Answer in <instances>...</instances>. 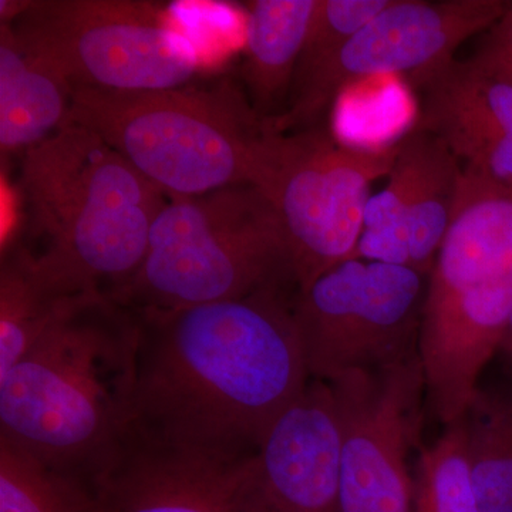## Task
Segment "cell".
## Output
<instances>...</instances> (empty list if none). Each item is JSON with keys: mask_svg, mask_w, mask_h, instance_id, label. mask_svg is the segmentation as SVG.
Segmentation results:
<instances>
[{"mask_svg": "<svg viewBox=\"0 0 512 512\" xmlns=\"http://www.w3.org/2000/svg\"><path fill=\"white\" fill-rule=\"evenodd\" d=\"M295 295L276 286L180 311H136L141 336L128 439L214 456L255 454L311 382Z\"/></svg>", "mask_w": 512, "mask_h": 512, "instance_id": "1", "label": "cell"}, {"mask_svg": "<svg viewBox=\"0 0 512 512\" xmlns=\"http://www.w3.org/2000/svg\"><path fill=\"white\" fill-rule=\"evenodd\" d=\"M140 336L109 296L79 303L0 376V437L93 484L130 436Z\"/></svg>", "mask_w": 512, "mask_h": 512, "instance_id": "2", "label": "cell"}, {"mask_svg": "<svg viewBox=\"0 0 512 512\" xmlns=\"http://www.w3.org/2000/svg\"><path fill=\"white\" fill-rule=\"evenodd\" d=\"M20 187L42 245L22 248L40 281L67 299L119 292L168 201L103 138L73 123L23 153Z\"/></svg>", "mask_w": 512, "mask_h": 512, "instance_id": "3", "label": "cell"}, {"mask_svg": "<svg viewBox=\"0 0 512 512\" xmlns=\"http://www.w3.org/2000/svg\"><path fill=\"white\" fill-rule=\"evenodd\" d=\"M511 315L512 190L463 171L419 332L427 406L444 426L466 412Z\"/></svg>", "mask_w": 512, "mask_h": 512, "instance_id": "4", "label": "cell"}, {"mask_svg": "<svg viewBox=\"0 0 512 512\" xmlns=\"http://www.w3.org/2000/svg\"><path fill=\"white\" fill-rule=\"evenodd\" d=\"M67 123L89 128L168 198L249 184L264 119L229 82L146 92L76 89Z\"/></svg>", "mask_w": 512, "mask_h": 512, "instance_id": "5", "label": "cell"}, {"mask_svg": "<svg viewBox=\"0 0 512 512\" xmlns=\"http://www.w3.org/2000/svg\"><path fill=\"white\" fill-rule=\"evenodd\" d=\"M276 286L296 291L284 232L264 195L241 184L168 198L136 275L110 298L137 312H167Z\"/></svg>", "mask_w": 512, "mask_h": 512, "instance_id": "6", "label": "cell"}, {"mask_svg": "<svg viewBox=\"0 0 512 512\" xmlns=\"http://www.w3.org/2000/svg\"><path fill=\"white\" fill-rule=\"evenodd\" d=\"M397 144L349 146L322 124L292 133L265 128L249 185L281 224L296 291L355 258L370 188L392 170Z\"/></svg>", "mask_w": 512, "mask_h": 512, "instance_id": "7", "label": "cell"}, {"mask_svg": "<svg viewBox=\"0 0 512 512\" xmlns=\"http://www.w3.org/2000/svg\"><path fill=\"white\" fill-rule=\"evenodd\" d=\"M6 25L74 90L175 89L197 72L191 40L153 2L26 0Z\"/></svg>", "mask_w": 512, "mask_h": 512, "instance_id": "8", "label": "cell"}, {"mask_svg": "<svg viewBox=\"0 0 512 512\" xmlns=\"http://www.w3.org/2000/svg\"><path fill=\"white\" fill-rule=\"evenodd\" d=\"M427 278L406 266L349 259L296 292L293 315L311 379L332 383L419 353Z\"/></svg>", "mask_w": 512, "mask_h": 512, "instance_id": "9", "label": "cell"}, {"mask_svg": "<svg viewBox=\"0 0 512 512\" xmlns=\"http://www.w3.org/2000/svg\"><path fill=\"white\" fill-rule=\"evenodd\" d=\"M507 0H392L328 62L293 82L284 110L266 130L292 133L319 126L350 84L372 77L413 74L453 59L467 39L494 26Z\"/></svg>", "mask_w": 512, "mask_h": 512, "instance_id": "10", "label": "cell"}, {"mask_svg": "<svg viewBox=\"0 0 512 512\" xmlns=\"http://www.w3.org/2000/svg\"><path fill=\"white\" fill-rule=\"evenodd\" d=\"M328 384L339 426L342 512H412L409 456L426 399L419 353Z\"/></svg>", "mask_w": 512, "mask_h": 512, "instance_id": "11", "label": "cell"}, {"mask_svg": "<svg viewBox=\"0 0 512 512\" xmlns=\"http://www.w3.org/2000/svg\"><path fill=\"white\" fill-rule=\"evenodd\" d=\"M463 168L446 144L413 126L399 140L382 191L366 205L355 258L429 276L453 220Z\"/></svg>", "mask_w": 512, "mask_h": 512, "instance_id": "12", "label": "cell"}, {"mask_svg": "<svg viewBox=\"0 0 512 512\" xmlns=\"http://www.w3.org/2000/svg\"><path fill=\"white\" fill-rule=\"evenodd\" d=\"M252 457L214 456L127 439L93 485L104 512H262Z\"/></svg>", "mask_w": 512, "mask_h": 512, "instance_id": "13", "label": "cell"}, {"mask_svg": "<svg viewBox=\"0 0 512 512\" xmlns=\"http://www.w3.org/2000/svg\"><path fill=\"white\" fill-rule=\"evenodd\" d=\"M421 94L414 126L446 144L466 173L512 190V82L468 57L409 76Z\"/></svg>", "mask_w": 512, "mask_h": 512, "instance_id": "14", "label": "cell"}, {"mask_svg": "<svg viewBox=\"0 0 512 512\" xmlns=\"http://www.w3.org/2000/svg\"><path fill=\"white\" fill-rule=\"evenodd\" d=\"M262 512H342L339 426L328 383L312 380L252 457Z\"/></svg>", "mask_w": 512, "mask_h": 512, "instance_id": "15", "label": "cell"}, {"mask_svg": "<svg viewBox=\"0 0 512 512\" xmlns=\"http://www.w3.org/2000/svg\"><path fill=\"white\" fill-rule=\"evenodd\" d=\"M72 84L30 52L9 25L0 29V148L26 151L55 134L69 119Z\"/></svg>", "mask_w": 512, "mask_h": 512, "instance_id": "16", "label": "cell"}, {"mask_svg": "<svg viewBox=\"0 0 512 512\" xmlns=\"http://www.w3.org/2000/svg\"><path fill=\"white\" fill-rule=\"evenodd\" d=\"M318 0H256L249 3L248 99L262 119L281 113L288 101Z\"/></svg>", "mask_w": 512, "mask_h": 512, "instance_id": "17", "label": "cell"}, {"mask_svg": "<svg viewBox=\"0 0 512 512\" xmlns=\"http://www.w3.org/2000/svg\"><path fill=\"white\" fill-rule=\"evenodd\" d=\"M461 420L478 511L512 512V379L480 382Z\"/></svg>", "mask_w": 512, "mask_h": 512, "instance_id": "18", "label": "cell"}, {"mask_svg": "<svg viewBox=\"0 0 512 512\" xmlns=\"http://www.w3.org/2000/svg\"><path fill=\"white\" fill-rule=\"evenodd\" d=\"M90 298L67 299L50 291L33 271L22 247L6 256L0 271V376L63 316Z\"/></svg>", "mask_w": 512, "mask_h": 512, "instance_id": "19", "label": "cell"}, {"mask_svg": "<svg viewBox=\"0 0 512 512\" xmlns=\"http://www.w3.org/2000/svg\"><path fill=\"white\" fill-rule=\"evenodd\" d=\"M0 512H104L96 487L0 437Z\"/></svg>", "mask_w": 512, "mask_h": 512, "instance_id": "20", "label": "cell"}, {"mask_svg": "<svg viewBox=\"0 0 512 512\" xmlns=\"http://www.w3.org/2000/svg\"><path fill=\"white\" fill-rule=\"evenodd\" d=\"M433 446L421 448L412 512H480L467 456L463 420L447 424Z\"/></svg>", "mask_w": 512, "mask_h": 512, "instance_id": "21", "label": "cell"}, {"mask_svg": "<svg viewBox=\"0 0 512 512\" xmlns=\"http://www.w3.org/2000/svg\"><path fill=\"white\" fill-rule=\"evenodd\" d=\"M390 3L392 0H318L293 82L328 62Z\"/></svg>", "mask_w": 512, "mask_h": 512, "instance_id": "22", "label": "cell"}, {"mask_svg": "<svg viewBox=\"0 0 512 512\" xmlns=\"http://www.w3.org/2000/svg\"><path fill=\"white\" fill-rule=\"evenodd\" d=\"M471 59L512 82V5L503 18L484 33Z\"/></svg>", "mask_w": 512, "mask_h": 512, "instance_id": "23", "label": "cell"}, {"mask_svg": "<svg viewBox=\"0 0 512 512\" xmlns=\"http://www.w3.org/2000/svg\"><path fill=\"white\" fill-rule=\"evenodd\" d=\"M504 367V375L512 379V315L508 320L507 328L498 346L497 355Z\"/></svg>", "mask_w": 512, "mask_h": 512, "instance_id": "24", "label": "cell"}]
</instances>
